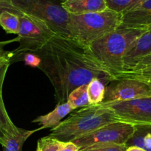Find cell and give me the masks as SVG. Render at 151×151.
Listing matches in <instances>:
<instances>
[{
    "mask_svg": "<svg viewBox=\"0 0 151 151\" xmlns=\"http://www.w3.org/2000/svg\"><path fill=\"white\" fill-rule=\"evenodd\" d=\"M35 54L39 59L38 68L54 88L57 104L66 103L74 89L88 85L94 78L106 86L114 80L94 60L86 46L70 38L56 34Z\"/></svg>",
    "mask_w": 151,
    "mask_h": 151,
    "instance_id": "cell-1",
    "label": "cell"
},
{
    "mask_svg": "<svg viewBox=\"0 0 151 151\" xmlns=\"http://www.w3.org/2000/svg\"><path fill=\"white\" fill-rule=\"evenodd\" d=\"M146 29L118 27L86 47L94 60L114 80L123 72L125 53L133 42Z\"/></svg>",
    "mask_w": 151,
    "mask_h": 151,
    "instance_id": "cell-2",
    "label": "cell"
},
{
    "mask_svg": "<svg viewBox=\"0 0 151 151\" xmlns=\"http://www.w3.org/2000/svg\"><path fill=\"white\" fill-rule=\"evenodd\" d=\"M113 111L103 106L89 105L74 112L69 117L51 129L49 137L63 142H72L101 127L118 122Z\"/></svg>",
    "mask_w": 151,
    "mask_h": 151,
    "instance_id": "cell-3",
    "label": "cell"
},
{
    "mask_svg": "<svg viewBox=\"0 0 151 151\" xmlns=\"http://www.w3.org/2000/svg\"><path fill=\"white\" fill-rule=\"evenodd\" d=\"M121 15L110 10L81 15H69V37L88 46L93 41L117 29Z\"/></svg>",
    "mask_w": 151,
    "mask_h": 151,
    "instance_id": "cell-4",
    "label": "cell"
},
{
    "mask_svg": "<svg viewBox=\"0 0 151 151\" xmlns=\"http://www.w3.org/2000/svg\"><path fill=\"white\" fill-rule=\"evenodd\" d=\"M14 8L22 14L41 21L57 35L69 37V13L61 0H10Z\"/></svg>",
    "mask_w": 151,
    "mask_h": 151,
    "instance_id": "cell-5",
    "label": "cell"
},
{
    "mask_svg": "<svg viewBox=\"0 0 151 151\" xmlns=\"http://www.w3.org/2000/svg\"><path fill=\"white\" fill-rule=\"evenodd\" d=\"M20 27L16 37L19 46L13 52L15 54L35 53L45 46L56 35L47 24L35 18L22 14L19 16Z\"/></svg>",
    "mask_w": 151,
    "mask_h": 151,
    "instance_id": "cell-6",
    "label": "cell"
},
{
    "mask_svg": "<svg viewBox=\"0 0 151 151\" xmlns=\"http://www.w3.org/2000/svg\"><path fill=\"white\" fill-rule=\"evenodd\" d=\"M136 131V126L118 121L107 124L99 129L72 141L80 149L95 144L125 145Z\"/></svg>",
    "mask_w": 151,
    "mask_h": 151,
    "instance_id": "cell-7",
    "label": "cell"
},
{
    "mask_svg": "<svg viewBox=\"0 0 151 151\" xmlns=\"http://www.w3.org/2000/svg\"><path fill=\"white\" fill-rule=\"evenodd\" d=\"M101 104L111 109L119 121L135 126H151V97Z\"/></svg>",
    "mask_w": 151,
    "mask_h": 151,
    "instance_id": "cell-8",
    "label": "cell"
},
{
    "mask_svg": "<svg viewBox=\"0 0 151 151\" xmlns=\"http://www.w3.org/2000/svg\"><path fill=\"white\" fill-rule=\"evenodd\" d=\"M151 97V86L133 78H117L106 86L103 103Z\"/></svg>",
    "mask_w": 151,
    "mask_h": 151,
    "instance_id": "cell-9",
    "label": "cell"
},
{
    "mask_svg": "<svg viewBox=\"0 0 151 151\" xmlns=\"http://www.w3.org/2000/svg\"><path fill=\"white\" fill-rule=\"evenodd\" d=\"M119 27L141 29L151 27V0H142L122 15Z\"/></svg>",
    "mask_w": 151,
    "mask_h": 151,
    "instance_id": "cell-10",
    "label": "cell"
},
{
    "mask_svg": "<svg viewBox=\"0 0 151 151\" xmlns=\"http://www.w3.org/2000/svg\"><path fill=\"white\" fill-rule=\"evenodd\" d=\"M151 53V27L133 42L123 58V72L129 70L141 58Z\"/></svg>",
    "mask_w": 151,
    "mask_h": 151,
    "instance_id": "cell-11",
    "label": "cell"
},
{
    "mask_svg": "<svg viewBox=\"0 0 151 151\" xmlns=\"http://www.w3.org/2000/svg\"><path fill=\"white\" fill-rule=\"evenodd\" d=\"M62 6L72 15L95 13L107 9L105 0H65L62 2Z\"/></svg>",
    "mask_w": 151,
    "mask_h": 151,
    "instance_id": "cell-12",
    "label": "cell"
},
{
    "mask_svg": "<svg viewBox=\"0 0 151 151\" xmlns=\"http://www.w3.org/2000/svg\"><path fill=\"white\" fill-rule=\"evenodd\" d=\"M73 111L67 102L61 104H57L54 110L47 114L38 116L33 119L32 122L38 124L41 130L46 128L52 129L61 122L63 118Z\"/></svg>",
    "mask_w": 151,
    "mask_h": 151,
    "instance_id": "cell-13",
    "label": "cell"
},
{
    "mask_svg": "<svg viewBox=\"0 0 151 151\" xmlns=\"http://www.w3.org/2000/svg\"><path fill=\"white\" fill-rule=\"evenodd\" d=\"M41 130V128L35 130H26L18 128L14 134L6 137L4 143L1 145L3 151H22V147L27 139L35 132Z\"/></svg>",
    "mask_w": 151,
    "mask_h": 151,
    "instance_id": "cell-14",
    "label": "cell"
},
{
    "mask_svg": "<svg viewBox=\"0 0 151 151\" xmlns=\"http://www.w3.org/2000/svg\"><path fill=\"white\" fill-rule=\"evenodd\" d=\"M106 85L97 78L91 80L87 85L90 105H98L103 102Z\"/></svg>",
    "mask_w": 151,
    "mask_h": 151,
    "instance_id": "cell-15",
    "label": "cell"
},
{
    "mask_svg": "<svg viewBox=\"0 0 151 151\" xmlns=\"http://www.w3.org/2000/svg\"><path fill=\"white\" fill-rule=\"evenodd\" d=\"M21 15L4 10L0 13V26L7 33L18 35L20 27Z\"/></svg>",
    "mask_w": 151,
    "mask_h": 151,
    "instance_id": "cell-16",
    "label": "cell"
},
{
    "mask_svg": "<svg viewBox=\"0 0 151 151\" xmlns=\"http://www.w3.org/2000/svg\"><path fill=\"white\" fill-rule=\"evenodd\" d=\"M67 102L73 110L90 105L87 93V85L81 86L74 89L67 99Z\"/></svg>",
    "mask_w": 151,
    "mask_h": 151,
    "instance_id": "cell-17",
    "label": "cell"
},
{
    "mask_svg": "<svg viewBox=\"0 0 151 151\" xmlns=\"http://www.w3.org/2000/svg\"><path fill=\"white\" fill-rule=\"evenodd\" d=\"M0 129L6 136L12 135L18 129L7 114L2 97V88H0Z\"/></svg>",
    "mask_w": 151,
    "mask_h": 151,
    "instance_id": "cell-18",
    "label": "cell"
},
{
    "mask_svg": "<svg viewBox=\"0 0 151 151\" xmlns=\"http://www.w3.org/2000/svg\"><path fill=\"white\" fill-rule=\"evenodd\" d=\"M142 0H105L108 10L121 16L134 8Z\"/></svg>",
    "mask_w": 151,
    "mask_h": 151,
    "instance_id": "cell-19",
    "label": "cell"
},
{
    "mask_svg": "<svg viewBox=\"0 0 151 151\" xmlns=\"http://www.w3.org/2000/svg\"><path fill=\"white\" fill-rule=\"evenodd\" d=\"M117 78H133L139 80L151 86V66L125 71L116 76L115 79Z\"/></svg>",
    "mask_w": 151,
    "mask_h": 151,
    "instance_id": "cell-20",
    "label": "cell"
},
{
    "mask_svg": "<svg viewBox=\"0 0 151 151\" xmlns=\"http://www.w3.org/2000/svg\"><path fill=\"white\" fill-rule=\"evenodd\" d=\"M64 144L63 142L47 136L38 139L36 151H58Z\"/></svg>",
    "mask_w": 151,
    "mask_h": 151,
    "instance_id": "cell-21",
    "label": "cell"
},
{
    "mask_svg": "<svg viewBox=\"0 0 151 151\" xmlns=\"http://www.w3.org/2000/svg\"><path fill=\"white\" fill-rule=\"evenodd\" d=\"M126 149L125 145L95 144L80 149L79 151H126Z\"/></svg>",
    "mask_w": 151,
    "mask_h": 151,
    "instance_id": "cell-22",
    "label": "cell"
},
{
    "mask_svg": "<svg viewBox=\"0 0 151 151\" xmlns=\"http://www.w3.org/2000/svg\"><path fill=\"white\" fill-rule=\"evenodd\" d=\"M16 41V38L9 40V41H0V67L9 66L11 63V59L13 57V52H7L4 50V47L10 43Z\"/></svg>",
    "mask_w": 151,
    "mask_h": 151,
    "instance_id": "cell-23",
    "label": "cell"
},
{
    "mask_svg": "<svg viewBox=\"0 0 151 151\" xmlns=\"http://www.w3.org/2000/svg\"><path fill=\"white\" fill-rule=\"evenodd\" d=\"M142 148L146 151H151V126L145 125V135Z\"/></svg>",
    "mask_w": 151,
    "mask_h": 151,
    "instance_id": "cell-24",
    "label": "cell"
},
{
    "mask_svg": "<svg viewBox=\"0 0 151 151\" xmlns=\"http://www.w3.org/2000/svg\"><path fill=\"white\" fill-rule=\"evenodd\" d=\"M147 66H151V53L144 56V57L141 58L140 59H139V60L136 62L135 64L134 65V66L130 69H141V68L147 67Z\"/></svg>",
    "mask_w": 151,
    "mask_h": 151,
    "instance_id": "cell-25",
    "label": "cell"
},
{
    "mask_svg": "<svg viewBox=\"0 0 151 151\" xmlns=\"http://www.w3.org/2000/svg\"><path fill=\"white\" fill-rule=\"evenodd\" d=\"M24 61L27 65H29L32 66H35L38 67V65L39 63V59L38 56L32 52L25 53L24 55Z\"/></svg>",
    "mask_w": 151,
    "mask_h": 151,
    "instance_id": "cell-26",
    "label": "cell"
},
{
    "mask_svg": "<svg viewBox=\"0 0 151 151\" xmlns=\"http://www.w3.org/2000/svg\"><path fill=\"white\" fill-rule=\"evenodd\" d=\"M4 10H7V11L13 12L16 14L22 15L20 12L18 11L16 8L13 7L10 0H0V13Z\"/></svg>",
    "mask_w": 151,
    "mask_h": 151,
    "instance_id": "cell-27",
    "label": "cell"
},
{
    "mask_svg": "<svg viewBox=\"0 0 151 151\" xmlns=\"http://www.w3.org/2000/svg\"><path fill=\"white\" fill-rule=\"evenodd\" d=\"M79 147L77 145H75L72 142H65L63 147L58 151H79Z\"/></svg>",
    "mask_w": 151,
    "mask_h": 151,
    "instance_id": "cell-28",
    "label": "cell"
},
{
    "mask_svg": "<svg viewBox=\"0 0 151 151\" xmlns=\"http://www.w3.org/2000/svg\"><path fill=\"white\" fill-rule=\"evenodd\" d=\"M8 68L9 66L0 67V88H2L3 87V83H4V78H5V75Z\"/></svg>",
    "mask_w": 151,
    "mask_h": 151,
    "instance_id": "cell-29",
    "label": "cell"
},
{
    "mask_svg": "<svg viewBox=\"0 0 151 151\" xmlns=\"http://www.w3.org/2000/svg\"><path fill=\"white\" fill-rule=\"evenodd\" d=\"M126 151H146L144 149L141 148V147H137V146H130L128 147L126 149Z\"/></svg>",
    "mask_w": 151,
    "mask_h": 151,
    "instance_id": "cell-30",
    "label": "cell"
},
{
    "mask_svg": "<svg viewBox=\"0 0 151 151\" xmlns=\"http://www.w3.org/2000/svg\"><path fill=\"white\" fill-rule=\"evenodd\" d=\"M6 137H7V136H6V134H4V133L3 132L1 129H0V144H1V145H2V144L4 143V139H5Z\"/></svg>",
    "mask_w": 151,
    "mask_h": 151,
    "instance_id": "cell-31",
    "label": "cell"
},
{
    "mask_svg": "<svg viewBox=\"0 0 151 151\" xmlns=\"http://www.w3.org/2000/svg\"><path fill=\"white\" fill-rule=\"evenodd\" d=\"M61 1H65V0H61Z\"/></svg>",
    "mask_w": 151,
    "mask_h": 151,
    "instance_id": "cell-32",
    "label": "cell"
}]
</instances>
